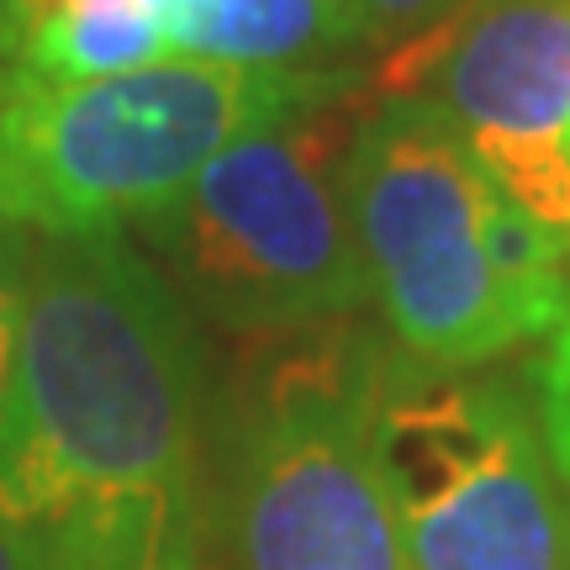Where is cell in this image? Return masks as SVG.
Segmentation results:
<instances>
[{
  "label": "cell",
  "instance_id": "5bb4252c",
  "mask_svg": "<svg viewBox=\"0 0 570 570\" xmlns=\"http://www.w3.org/2000/svg\"><path fill=\"white\" fill-rule=\"evenodd\" d=\"M206 570H212V566H206Z\"/></svg>",
  "mask_w": 570,
  "mask_h": 570
},
{
  "label": "cell",
  "instance_id": "5b68a950",
  "mask_svg": "<svg viewBox=\"0 0 570 570\" xmlns=\"http://www.w3.org/2000/svg\"><path fill=\"white\" fill-rule=\"evenodd\" d=\"M375 460L412 570H570V487L518 375L433 370L386 338Z\"/></svg>",
  "mask_w": 570,
  "mask_h": 570
},
{
  "label": "cell",
  "instance_id": "52a82bcc",
  "mask_svg": "<svg viewBox=\"0 0 570 570\" xmlns=\"http://www.w3.org/2000/svg\"><path fill=\"white\" fill-rule=\"evenodd\" d=\"M381 90L444 106L497 190L570 238V0H454Z\"/></svg>",
  "mask_w": 570,
  "mask_h": 570
},
{
  "label": "cell",
  "instance_id": "7c38bea8",
  "mask_svg": "<svg viewBox=\"0 0 570 570\" xmlns=\"http://www.w3.org/2000/svg\"><path fill=\"white\" fill-rule=\"evenodd\" d=\"M344 6L360 17L370 42H391L396 48V42L428 32L454 0H344Z\"/></svg>",
  "mask_w": 570,
  "mask_h": 570
},
{
  "label": "cell",
  "instance_id": "30bf717a",
  "mask_svg": "<svg viewBox=\"0 0 570 570\" xmlns=\"http://www.w3.org/2000/svg\"><path fill=\"white\" fill-rule=\"evenodd\" d=\"M529 396H533V412H539V433L550 444V460L560 465V475L570 487V323L533 360Z\"/></svg>",
  "mask_w": 570,
  "mask_h": 570
},
{
  "label": "cell",
  "instance_id": "6da1fadb",
  "mask_svg": "<svg viewBox=\"0 0 570 570\" xmlns=\"http://www.w3.org/2000/svg\"><path fill=\"white\" fill-rule=\"evenodd\" d=\"M212 375L180 291L127 233L32 238L0 523L59 570H206Z\"/></svg>",
  "mask_w": 570,
  "mask_h": 570
},
{
  "label": "cell",
  "instance_id": "277c9868",
  "mask_svg": "<svg viewBox=\"0 0 570 570\" xmlns=\"http://www.w3.org/2000/svg\"><path fill=\"white\" fill-rule=\"evenodd\" d=\"M360 90L227 142L180 196L138 223L148 259L206 323L291 338L370 302L348 217Z\"/></svg>",
  "mask_w": 570,
  "mask_h": 570
},
{
  "label": "cell",
  "instance_id": "8992f818",
  "mask_svg": "<svg viewBox=\"0 0 570 570\" xmlns=\"http://www.w3.org/2000/svg\"><path fill=\"white\" fill-rule=\"evenodd\" d=\"M491 180L428 96H381L348 142V217L391 344L433 370H487L523 348L491 265Z\"/></svg>",
  "mask_w": 570,
  "mask_h": 570
},
{
  "label": "cell",
  "instance_id": "3957f363",
  "mask_svg": "<svg viewBox=\"0 0 570 570\" xmlns=\"http://www.w3.org/2000/svg\"><path fill=\"white\" fill-rule=\"evenodd\" d=\"M375 333H291L212 428V570H412L375 460Z\"/></svg>",
  "mask_w": 570,
  "mask_h": 570
},
{
  "label": "cell",
  "instance_id": "4fadbf2b",
  "mask_svg": "<svg viewBox=\"0 0 570 570\" xmlns=\"http://www.w3.org/2000/svg\"><path fill=\"white\" fill-rule=\"evenodd\" d=\"M0 570H59L48 554L27 539V533H17V529H6L0 523Z\"/></svg>",
  "mask_w": 570,
  "mask_h": 570
},
{
  "label": "cell",
  "instance_id": "8fae6325",
  "mask_svg": "<svg viewBox=\"0 0 570 570\" xmlns=\"http://www.w3.org/2000/svg\"><path fill=\"white\" fill-rule=\"evenodd\" d=\"M21 265H27V233H11V227H0V428H6V407H11V381H17Z\"/></svg>",
  "mask_w": 570,
  "mask_h": 570
},
{
  "label": "cell",
  "instance_id": "ba28073f",
  "mask_svg": "<svg viewBox=\"0 0 570 570\" xmlns=\"http://www.w3.org/2000/svg\"><path fill=\"white\" fill-rule=\"evenodd\" d=\"M169 59L244 69H327L365 27L344 0H159Z\"/></svg>",
  "mask_w": 570,
  "mask_h": 570
},
{
  "label": "cell",
  "instance_id": "9c48e42d",
  "mask_svg": "<svg viewBox=\"0 0 570 570\" xmlns=\"http://www.w3.org/2000/svg\"><path fill=\"white\" fill-rule=\"evenodd\" d=\"M6 63L53 80H106L169 59L159 0H0Z\"/></svg>",
  "mask_w": 570,
  "mask_h": 570
},
{
  "label": "cell",
  "instance_id": "7a4b0ae2",
  "mask_svg": "<svg viewBox=\"0 0 570 570\" xmlns=\"http://www.w3.org/2000/svg\"><path fill=\"white\" fill-rule=\"evenodd\" d=\"M360 69H244L164 59L106 80H53L0 59V227L127 233L254 127L344 101Z\"/></svg>",
  "mask_w": 570,
  "mask_h": 570
}]
</instances>
